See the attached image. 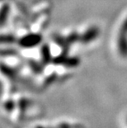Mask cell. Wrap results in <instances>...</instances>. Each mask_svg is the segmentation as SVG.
<instances>
[{
    "label": "cell",
    "mask_w": 127,
    "mask_h": 128,
    "mask_svg": "<svg viewBox=\"0 0 127 128\" xmlns=\"http://www.w3.org/2000/svg\"><path fill=\"white\" fill-rule=\"evenodd\" d=\"M42 40V37L39 34H28L26 36L21 37L18 42L20 46L24 48H31L39 45Z\"/></svg>",
    "instance_id": "cell-1"
},
{
    "label": "cell",
    "mask_w": 127,
    "mask_h": 128,
    "mask_svg": "<svg viewBox=\"0 0 127 128\" xmlns=\"http://www.w3.org/2000/svg\"><path fill=\"white\" fill-rule=\"evenodd\" d=\"M54 63H55L56 64H64L66 65L68 67H72V66H75V65L78 64V61L76 59L74 58H66L65 56H58L53 60Z\"/></svg>",
    "instance_id": "cell-2"
},
{
    "label": "cell",
    "mask_w": 127,
    "mask_h": 128,
    "mask_svg": "<svg viewBox=\"0 0 127 128\" xmlns=\"http://www.w3.org/2000/svg\"><path fill=\"white\" fill-rule=\"evenodd\" d=\"M10 13V6L5 4L0 8V26H3L7 20L8 15Z\"/></svg>",
    "instance_id": "cell-3"
},
{
    "label": "cell",
    "mask_w": 127,
    "mask_h": 128,
    "mask_svg": "<svg viewBox=\"0 0 127 128\" xmlns=\"http://www.w3.org/2000/svg\"><path fill=\"white\" fill-rule=\"evenodd\" d=\"M41 56L42 60L44 64H46L51 61V55L50 51V47L47 45H44L41 48Z\"/></svg>",
    "instance_id": "cell-4"
},
{
    "label": "cell",
    "mask_w": 127,
    "mask_h": 128,
    "mask_svg": "<svg viewBox=\"0 0 127 128\" xmlns=\"http://www.w3.org/2000/svg\"><path fill=\"white\" fill-rule=\"evenodd\" d=\"M16 40V38L12 35H0V44H11Z\"/></svg>",
    "instance_id": "cell-5"
},
{
    "label": "cell",
    "mask_w": 127,
    "mask_h": 128,
    "mask_svg": "<svg viewBox=\"0 0 127 128\" xmlns=\"http://www.w3.org/2000/svg\"><path fill=\"white\" fill-rule=\"evenodd\" d=\"M0 70H2V72H3L5 74H7V75H12V74H13V71H12V70L11 69V68H8L7 66H5V65H1V67H0Z\"/></svg>",
    "instance_id": "cell-6"
},
{
    "label": "cell",
    "mask_w": 127,
    "mask_h": 128,
    "mask_svg": "<svg viewBox=\"0 0 127 128\" xmlns=\"http://www.w3.org/2000/svg\"><path fill=\"white\" fill-rule=\"evenodd\" d=\"M30 65H31V69L32 70L35 72V73H40V71H41V69H40V65L39 64L37 63H35V62H31V64H30Z\"/></svg>",
    "instance_id": "cell-7"
},
{
    "label": "cell",
    "mask_w": 127,
    "mask_h": 128,
    "mask_svg": "<svg viewBox=\"0 0 127 128\" xmlns=\"http://www.w3.org/2000/svg\"><path fill=\"white\" fill-rule=\"evenodd\" d=\"M126 123H127V118H126Z\"/></svg>",
    "instance_id": "cell-8"
}]
</instances>
